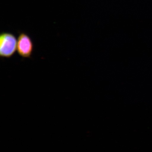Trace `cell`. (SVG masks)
Returning a JSON list of instances; mask_svg holds the SVG:
<instances>
[{
    "label": "cell",
    "mask_w": 152,
    "mask_h": 152,
    "mask_svg": "<svg viewBox=\"0 0 152 152\" xmlns=\"http://www.w3.org/2000/svg\"><path fill=\"white\" fill-rule=\"evenodd\" d=\"M34 44L31 38L25 32L20 33L18 38L17 53L22 58H30L32 56Z\"/></svg>",
    "instance_id": "2"
},
{
    "label": "cell",
    "mask_w": 152,
    "mask_h": 152,
    "mask_svg": "<svg viewBox=\"0 0 152 152\" xmlns=\"http://www.w3.org/2000/svg\"><path fill=\"white\" fill-rule=\"evenodd\" d=\"M17 39L13 34L2 32L0 35V56L9 58L15 53L17 50Z\"/></svg>",
    "instance_id": "1"
}]
</instances>
